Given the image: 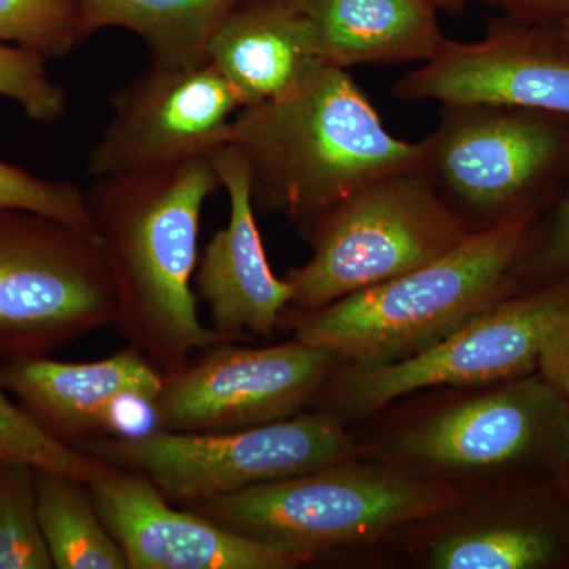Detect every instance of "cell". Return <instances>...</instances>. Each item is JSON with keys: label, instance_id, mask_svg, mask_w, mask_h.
Listing matches in <instances>:
<instances>
[{"label": "cell", "instance_id": "obj_2", "mask_svg": "<svg viewBox=\"0 0 569 569\" xmlns=\"http://www.w3.org/2000/svg\"><path fill=\"white\" fill-rule=\"evenodd\" d=\"M230 144L249 173L254 209L302 231L348 194L421 167L425 141L392 137L346 69L317 61L282 96L241 108Z\"/></svg>", "mask_w": 569, "mask_h": 569}, {"label": "cell", "instance_id": "obj_26", "mask_svg": "<svg viewBox=\"0 0 569 569\" xmlns=\"http://www.w3.org/2000/svg\"><path fill=\"white\" fill-rule=\"evenodd\" d=\"M0 208L43 213L91 230L86 192L77 183L39 178L0 160Z\"/></svg>", "mask_w": 569, "mask_h": 569}, {"label": "cell", "instance_id": "obj_23", "mask_svg": "<svg viewBox=\"0 0 569 569\" xmlns=\"http://www.w3.org/2000/svg\"><path fill=\"white\" fill-rule=\"evenodd\" d=\"M37 512L36 468L0 460V569H52Z\"/></svg>", "mask_w": 569, "mask_h": 569}, {"label": "cell", "instance_id": "obj_15", "mask_svg": "<svg viewBox=\"0 0 569 569\" xmlns=\"http://www.w3.org/2000/svg\"><path fill=\"white\" fill-rule=\"evenodd\" d=\"M211 160L230 198V220L198 258L194 295L208 307L213 331L227 342L272 337L290 309L293 288L269 266L241 153L228 142Z\"/></svg>", "mask_w": 569, "mask_h": 569}, {"label": "cell", "instance_id": "obj_7", "mask_svg": "<svg viewBox=\"0 0 569 569\" xmlns=\"http://www.w3.org/2000/svg\"><path fill=\"white\" fill-rule=\"evenodd\" d=\"M81 451L149 479L171 503L187 505L348 462L356 447L336 411L298 413L233 432H168L89 438Z\"/></svg>", "mask_w": 569, "mask_h": 569}, {"label": "cell", "instance_id": "obj_24", "mask_svg": "<svg viewBox=\"0 0 569 569\" xmlns=\"http://www.w3.org/2000/svg\"><path fill=\"white\" fill-rule=\"evenodd\" d=\"M82 41L80 0H0V43L62 59Z\"/></svg>", "mask_w": 569, "mask_h": 569}, {"label": "cell", "instance_id": "obj_28", "mask_svg": "<svg viewBox=\"0 0 569 569\" xmlns=\"http://www.w3.org/2000/svg\"><path fill=\"white\" fill-rule=\"evenodd\" d=\"M538 372L569 402V316L546 343Z\"/></svg>", "mask_w": 569, "mask_h": 569}, {"label": "cell", "instance_id": "obj_16", "mask_svg": "<svg viewBox=\"0 0 569 569\" xmlns=\"http://www.w3.org/2000/svg\"><path fill=\"white\" fill-rule=\"evenodd\" d=\"M164 373L134 347L93 362H63L43 356L6 359L0 383L52 437L77 448L88 433L114 430L127 400L149 406Z\"/></svg>", "mask_w": 569, "mask_h": 569}, {"label": "cell", "instance_id": "obj_32", "mask_svg": "<svg viewBox=\"0 0 569 569\" xmlns=\"http://www.w3.org/2000/svg\"><path fill=\"white\" fill-rule=\"evenodd\" d=\"M568 468H569V466H568Z\"/></svg>", "mask_w": 569, "mask_h": 569}, {"label": "cell", "instance_id": "obj_10", "mask_svg": "<svg viewBox=\"0 0 569 569\" xmlns=\"http://www.w3.org/2000/svg\"><path fill=\"white\" fill-rule=\"evenodd\" d=\"M396 455L427 478L569 466V402L541 373L460 400L407 427Z\"/></svg>", "mask_w": 569, "mask_h": 569}, {"label": "cell", "instance_id": "obj_1", "mask_svg": "<svg viewBox=\"0 0 569 569\" xmlns=\"http://www.w3.org/2000/svg\"><path fill=\"white\" fill-rule=\"evenodd\" d=\"M222 187L211 159L97 178L86 190L112 291V325L167 372L227 342L198 316L193 274L206 200Z\"/></svg>", "mask_w": 569, "mask_h": 569}, {"label": "cell", "instance_id": "obj_17", "mask_svg": "<svg viewBox=\"0 0 569 569\" xmlns=\"http://www.w3.org/2000/svg\"><path fill=\"white\" fill-rule=\"evenodd\" d=\"M321 62L396 66L436 58L448 37L429 0H290Z\"/></svg>", "mask_w": 569, "mask_h": 569}, {"label": "cell", "instance_id": "obj_3", "mask_svg": "<svg viewBox=\"0 0 569 569\" xmlns=\"http://www.w3.org/2000/svg\"><path fill=\"white\" fill-rule=\"evenodd\" d=\"M529 209L473 231L443 257L309 312L295 310V339L348 366H376L433 346L509 295L538 217Z\"/></svg>", "mask_w": 569, "mask_h": 569}, {"label": "cell", "instance_id": "obj_14", "mask_svg": "<svg viewBox=\"0 0 569 569\" xmlns=\"http://www.w3.org/2000/svg\"><path fill=\"white\" fill-rule=\"evenodd\" d=\"M129 569H291L305 560L176 509L148 478L116 467L88 486Z\"/></svg>", "mask_w": 569, "mask_h": 569}, {"label": "cell", "instance_id": "obj_27", "mask_svg": "<svg viewBox=\"0 0 569 569\" xmlns=\"http://www.w3.org/2000/svg\"><path fill=\"white\" fill-rule=\"evenodd\" d=\"M561 280H569V176L538 217L518 268L519 288Z\"/></svg>", "mask_w": 569, "mask_h": 569}, {"label": "cell", "instance_id": "obj_21", "mask_svg": "<svg viewBox=\"0 0 569 569\" xmlns=\"http://www.w3.org/2000/svg\"><path fill=\"white\" fill-rule=\"evenodd\" d=\"M36 497L41 533L54 568L129 569L84 482L36 470Z\"/></svg>", "mask_w": 569, "mask_h": 569}, {"label": "cell", "instance_id": "obj_22", "mask_svg": "<svg viewBox=\"0 0 569 569\" xmlns=\"http://www.w3.org/2000/svg\"><path fill=\"white\" fill-rule=\"evenodd\" d=\"M0 460L56 471L91 486L114 466L52 437L0 383Z\"/></svg>", "mask_w": 569, "mask_h": 569}, {"label": "cell", "instance_id": "obj_13", "mask_svg": "<svg viewBox=\"0 0 569 569\" xmlns=\"http://www.w3.org/2000/svg\"><path fill=\"white\" fill-rule=\"evenodd\" d=\"M403 102L497 104L569 118V51L550 22L505 17L478 41L447 40L392 86Z\"/></svg>", "mask_w": 569, "mask_h": 569}, {"label": "cell", "instance_id": "obj_5", "mask_svg": "<svg viewBox=\"0 0 569 569\" xmlns=\"http://www.w3.org/2000/svg\"><path fill=\"white\" fill-rule=\"evenodd\" d=\"M470 234L419 168L367 183L305 230L309 261L288 272L290 309L309 312L415 271Z\"/></svg>", "mask_w": 569, "mask_h": 569}, {"label": "cell", "instance_id": "obj_11", "mask_svg": "<svg viewBox=\"0 0 569 569\" xmlns=\"http://www.w3.org/2000/svg\"><path fill=\"white\" fill-rule=\"evenodd\" d=\"M331 351L299 340L272 347L206 348L173 372L151 403L153 429L233 432L295 417L335 372Z\"/></svg>", "mask_w": 569, "mask_h": 569}, {"label": "cell", "instance_id": "obj_9", "mask_svg": "<svg viewBox=\"0 0 569 569\" xmlns=\"http://www.w3.org/2000/svg\"><path fill=\"white\" fill-rule=\"evenodd\" d=\"M569 316V280L512 293L418 353L376 366H348L332 387L337 406L370 413L437 387H475L529 376Z\"/></svg>", "mask_w": 569, "mask_h": 569}, {"label": "cell", "instance_id": "obj_12", "mask_svg": "<svg viewBox=\"0 0 569 569\" xmlns=\"http://www.w3.org/2000/svg\"><path fill=\"white\" fill-rule=\"evenodd\" d=\"M112 114L89 152L91 178L211 159L230 142L241 102L211 62L152 63L112 99Z\"/></svg>", "mask_w": 569, "mask_h": 569}, {"label": "cell", "instance_id": "obj_18", "mask_svg": "<svg viewBox=\"0 0 569 569\" xmlns=\"http://www.w3.org/2000/svg\"><path fill=\"white\" fill-rule=\"evenodd\" d=\"M317 61L309 26L290 0H241L208 44V62L242 108L282 96Z\"/></svg>", "mask_w": 569, "mask_h": 569}, {"label": "cell", "instance_id": "obj_19", "mask_svg": "<svg viewBox=\"0 0 569 569\" xmlns=\"http://www.w3.org/2000/svg\"><path fill=\"white\" fill-rule=\"evenodd\" d=\"M241 0H80L86 40L107 28L137 33L151 62L197 67L208 62V44L223 18Z\"/></svg>", "mask_w": 569, "mask_h": 569}, {"label": "cell", "instance_id": "obj_31", "mask_svg": "<svg viewBox=\"0 0 569 569\" xmlns=\"http://www.w3.org/2000/svg\"><path fill=\"white\" fill-rule=\"evenodd\" d=\"M553 33L565 48L569 51V17L561 18L559 21L550 22Z\"/></svg>", "mask_w": 569, "mask_h": 569}, {"label": "cell", "instance_id": "obj_25", "mask_svg": "<svg viewBox=\"0 0 569 569\" xmlns=\"http://www.w3.org/2000/svg\"><path fill=\"white\" fill-rule=\"evenodd\" d=\"M47 61L37 52L0 43V97L20 104L29 119L51 123L67 114V96L51 80Z\"/></svg>", "mask_w": 569, "mask_h": 569}, {"label": "cell", "instance_id": "obj_6", "mask_svg": "<svg viewBox=\"0 0 569 569\" xmlns=\"http://www.w3.org/2000/svg\"><path fill=\"white\" fill-rule=\"evenodd\" d=\"M425 141L422 171L470 233L546 209L569 176V118L552 112L443 104Z\"/></svg>", "mask_w": 569, "mask_h": 569}, {"label": "cell", "instance_id": "obj_29", "mask_svg": "<svg viewBox=\"0 0 569 569\" xmlns=\"http://www.w3.org/2000/svg\"><path fill=\"white\" fill-rule=\"evenodd\" d=\"M508 17L520 20L553 22L569 17V0H481Z\"/></svg>", "mask_w": 569, "mask_h": 569}, {"label": "cell", "instance_id": "obj_30", "mask_svg": "<svg viewBox=\"0 0 569 569\" xmlns=\"http://www.w3.org/2000/svg\"><path fill=\"white\" fill-rule=\"evenodd\" d=\"M437 7V10H445L448 13L458 14L466 9L468 0H429Z\"/></svg>", "mask_w": 569, "mask_h": 569}, {"label": "cell", "instance_id": "obj_4", "mask_svg": "<svg viewBox=\"0 0 569 569\" xmlns=\"http://www.w3.org/2000/svg\"><path fill=\"white\" fill-rule=\"evenodd\" d=\"M466 503L441 479L335 463L187 505L224 529L305 561L441 518Z\"/></svg>", "mask_w": 569, "mask_h": 569}, {"label": "cell", "instance_id": "obj_8", "mask_svg": "<svg viewBox=\"0 0 569 569\" xmlns=\"http://www.w3.org/2000/svg\"><path fill=\"white\" fill-rule=\"evenodd\" d=\"M114 291L91 230L0 208V359L43 356L114 320Z\"/></svg>", "mask_w": 569, "mask_h": 569}, {"label": "cell", "instance_id": "obj_20", "mask_svg": "<svg viewBox=\"0 0 569 569\" xmlns=\"http://www.w3.org/2000/svg\"><path fill=\"white\" fill-rule=\"evenodd\" d=\"M567 549L552 522L507 518L440 535L427 546L426 561L433 569H542L560 563Z\"/></svg>", "mask_w": 569, "mask_h": 569}]
</instances>
